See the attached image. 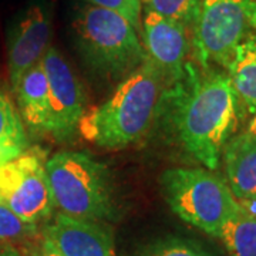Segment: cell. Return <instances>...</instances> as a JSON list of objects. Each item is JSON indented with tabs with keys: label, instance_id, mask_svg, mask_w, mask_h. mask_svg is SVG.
Instances as JSON below:
<instances>
[{
	"label": "cell",
	"instance_id": "6da1fadb",
	"mask_svg": "<svg viewBox=\"0 0 256 256\" xmlns=\"http://www.w3.org/2000/svg\"><path fill=\"white\" fill-rule=\"evenodd\" d=\"M174 127L182 146L205 168L214 171L238 128L240 110L226 73L212 72L185 87L180 82Z\"/></svg>",
	"mask_w": 256,
	"mask_h": 256
},
{
	"label": "cell",
	"instance_id": "7a4b0ae2",
	"mask_svg": "<svg viewBox=\"0 0 256 256\" xmlns=\"http://www.w3.org/2000/svg\"><path fill=\"white\" fill-rule=\"evenodd\" d=\"M165 82L146 62L120 82L102 104L86 111L78 130L87 141L107 150L136 144L148 132L165 101Z\"/></svg>",
	"mask_w": 256,
	"mask_h": 256
},
{
	"label": "cell",
	"instance_id": "3957f363",
	"mask_svg": "<svg viewBox=\"0 0 256 256\" xmlns=\"http://www.w3.org/2000/svg\"><path fill=\"white\" fill-rule=\"evenodd\" d=\"M76 46L92 73L121 82L146 62L136 28L120 14L82 3L73 20Z\"/></svg>",
	"mask_w": 256,
	"mask_h": 256
},
{
	"label": "cell",
	"instance_id": "277c9868",
	"mask_svg": "<svg viewBox=\"0 0 256 256\" xmlns=\"http://www.w3.org/2000/svg\"><path fill=\"white\" fill-rule=\"evenodd\" d=\"M54 206L74 218H116V186L107 165L80 151H60L46 162Z\"/></svg>",
	"mask_w": 256,
	"mask_h": 256
},
{
	"label": "cell",
	"instance_id": "5b68a950",
	"mask_svg": "<svg viewBox=\"0 0 256 256\" xmlns=\"http://www.w3.org/2000/svg\"><path fill=\"white\" fill-rule=\"evenodd\" d=\"M160 185L175 215L216 238L240 210L226 181L210 170L170 168L160 175Z\"/></svg>",
	"mask_w": 256,
	"mask_h": 256
},
{
	"label": "cell",
	"instance_id": "8992f818",
	"mask_svg": "<svg viewBox=\"0 0 256 256\" xmlns=\"http://www.w3.org/2000/svg\"><path fill=\"white\" fill-rule=\"evenodd\" d=\"M255 33V0H202L191 28V47L202 67H226L235 48Z\"/></svg>",
	"mask_w": 256,
	"mask_h": 256
},
{
	"label": "cell",
	"instance_id": "52a82bcc",
	"mask_svg": "<svg viewBox=\"0 0 256 256\" xmlns=\"http://www.w3.org/2000/svg\"><path fill=\"white\" fill-rule=\"evenodd\" d=\"M46 162V152L33 148L0 165V204L33 225L50 220L56 208Z\"/></svg>",
	"mask_w": 256,
	"mask_h": 256
},
{
	"label": "cell",
	"instance_id": "ba28073f",
	"mask_svg": "<svg viewBox=\"0 0 256 256\" xmlns=\"http://www.w3.org/2000/svg\"><path fill=\"white\" fill-rule=\"evenodd\" d=\"M40 63L50 90L52 118L48 134L57 141H67L78 130L87 111L86 92L72 67L56 47H48Z\"/></svg>",
	"mask_w": 256,
	"mask_h": 256
},
{
	"label": "cell",
	"instance_id": "9c48e42d",
	"mask_svg": "<svg viewBox=\"0 0 256 256\" xmlns=\"http://www.w3.org/2000/svg\"><path fill=\"white\" fill-rule=\"evenodd\" d=\"M191 28L152 12H144L141 42L146 62L156 68L165 84H178L186 76V57L191 48Z\"/></svg>",
	"mask_w": 256,
	"mask_h": 256
},
{
	"label": "cell",
	"instance_id": "30bf717a",
	"mask_svg": "<svg viewBox=\"0 0 256 256\" xmlns=\"http://www.w3.org/2000/svg\"><path fill=\"white\" fill-rule=\"evenodd\" d=\"M50 38L52 10L46 3L36 2L18 16L10 32L8 64L12 88L23 74L42 62L50 47Z\"/></svg>",
	"mask_w": 256,
	"mask_h": 256
},
{
	"label": "cell",
	"instance_id": "8fae6325",
	"mask_svg": "<svg viewBox=\"0 0 256 256\" xmlns=\"http://www.w3.org/2000/svg\"><path fill=\"white\" fill-rule=\"evenodd\" d=\"M64 256H112V232L97 220L58 212L42 232Z\"/></svg>",
	"mask_w": 256,
	"mask_h": 256
},
{
	"label": "cell",
	"instance_id": "7c38bea8",
	"mask_svg": "<svg viewBox=\"0 0 256 256\" xmlns=\"http://www.w3.org/2000/svg\"><path fill=\"white\" fill-rule=\"evenodd\" d=\"M18 98L20 117L32 132H48L52 104L48 82L42 63L33 66L20 77L13 88Z\"/></svg>",
	"mask_w": 256,
	"mask_h": 256
},
{
	"label": "cell",
	"instance_id": "4fadbf2b",
	"mask_svg": "<svg viewBox=\"0 0 256 256\" xmlns=\"http://www.w3.org/2000/svg\"><path fill=\"white\" fill-rule=\"evenodd\" d=\"M222 156L226 184L236 201L256 202V144L242 132L229 140Z\"/></svg>",
	"mask_w": 256,
	"mask_h": 256
},
{
	"label": "cell",
	"instance_id": "5bb4252c",
	"mask_svg": "<svg viewBox=\"0 0 256 256\" xmlns=\"http://www.w3.org/2000/svg\"><path fill=\"white\" fill-rule=\"evenodd\" d=\"M225 68L236 94L240 114H252L256 110V33L235 48Z\"/></svg>",
	"mask_w": 256,
	"mask_h": 256
},
{
	"label": "cell",
	"instance_id": "9a60e30c",
	"mask_svg": "<svg viewBox=\"0 0 256 256\" xmlns=\"http://www.w3.org/2000/svg\"><path fill=\"white\" fill-rule=\"evenodd\" d=\"M218 238L229 256H256V215L240 206L225 224Z\"/></svg>",
	"mask_w": 256,
	"mask_h": 256
},
{
	"label": "cell",
	"instance_id": "2e32d148",
	"mask_svg": "<svg viewBox=\"0 0 256 256\" xmlns=\"http://www.w3.org/2000/svg\"><path fill=\"white\" fill-rule=\"evenodd\" d=\"M0 148L14 156L28 150V137L22 117L10 98L0 92Z\"/></svg>",
	"mask_w": 256,
	"mask_h": 256
},
{
	"label": "cell",
	"instance_id": "e0dca14e",
	"mask_svg": "<svg viewBox=\"0 0 256 256\" xmlns=\"http://www.w3.org/2000/svg\"><path fill=\"white\" fill-rule=\"evenodd\" d=\"M201 3L202 0H142V12H152L191 28Z\"/></svg>",
	"mask_w": 256,
	"mask_h": 256
},
{
	"label": "cell",
	"instance_id": "ac0fdd59",
	"mask_svg": "<svg viewBox=\"0 0 256 256\" xmlns=\"http://www.w3.org/2000/svg\"><path fill=\"white\" fill-rule=\"evenodd\" d=\"M138 256H214L201 245L181 238H165L146 245Z\"/></svg>",
	"mask_w": 256,
	"mask_h": 256
},
{
	"label": "cell",
	"instance_id": "d6986e66",
	"mask_svg": "<svg viewBox=\"0 0 256 256\" xmlns=\"http://www.w3.org/2000/svg\"><path fill=\"white\" fill-rule=\"evenodd\" d=\"M38 238L37 225L20 220L16 214L0 204V240L28 242Z\"/></svg>",
	"mask_w": 256,
	"mask_h": 256
},
{
	"label": "cell",
	"instance_id": "ffe728a7",
	"mask_svg": "<svg viewBox=\"0 0 256 256\" xmlns=\"http://www.w3.org/2000/svg\"><path fill=\"white\" fill-rule=\"evenodd\" d=\"M82 3L114 12L126 18L138 33L141 32L142 0H82Z\"/></svg>",
	"mask_w": 256,
	"mask_h": 256
},
{
	"label": "cell",
	"instance_id": "44dd1931",
	"mask_svg": "<svg viewBox=\"0 0 256 256\" xmlns=\"http://www.w3.org/2000/svg\"><path fill=\"white\" fill-rule=\"evenodd\" d=\"M32 256H64L54 244L47 238L46 235H40L37 238L36 248H34V252Z\"/></svg>",
	"mask_w": 256,
	"mask_h": 256
},
{
	"label": "cell",
	"instance_id": "7402d4cb",
	"mask_svg": "<svg viewBox=\"0 0 256 256\" xmlns=\"http://www.w3.org/2000/svg\"><path fill=\"white\" fill-rule=\"evenodd\" d=\"M244 134L254 144H256V110L250 114V120L248 122L246 130L244 131Z\"/></svg>",
	"mask_w": 256,
	"mask_h": 256
},
{
	"label": "cell",
	"instance_id": "603a6c76",
	"mask_svg": "<svg viewBox=\"0 0 256 256\" xmlns=\"http://www.w3.org/2000/svg\"><path fill=\"white\" fill-rule=\"evenodd\" d=\"M0 256H24L23 254H20L16 248L13 246H4L0 250Z\"/></svg>",
	"mask_w": 256,
	"mask_h": 256
},
{
	"label": "cell",
	"instance_id": "cb8c5ba5",
	"mask_svg": "<svg viewBox=\"0 0 256 256\" xmlns=\"http://www.w3.org/2000/svg\"><path fill=\"white\" fill-rule=\"evenodd\" d=\"M14 158H16V156H13V154H10V152H8V151H4V150L0 148V165L8 162V161H12V160H14Z\"/></svg>",
	"mask_w": 256,
	"mask_h": 256
},
{
	"label": "cell",
	"instance_id": "d4e9b609",
	"mask_svg": "<svg viewBox=\"0 0 256 256\" xmlns=\"http://www.w3.org/2000/svg\"><path fill=\"white\" fill-rule=\"evenodd\" d=\"M255 2H256V0H255Z\"/></svg>",
	"mask_w": 256,
	"mask_h": 256
}]
</instances>
